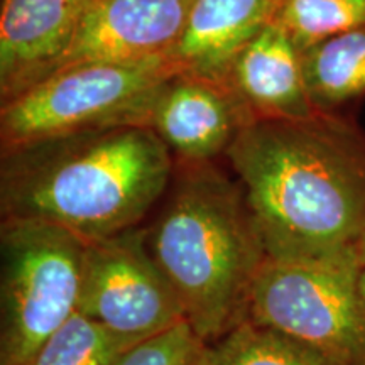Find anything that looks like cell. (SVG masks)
<instances>
[{
	"label": "cell",
	"mask_w": 365,
	"mask_h": 365,
	"mask_svg": "<svg viewBox=\"0 0 365 365\" xmlns=\"http://www.w3.org/2000/svg\"><path fill=\"white\" fill-rule=\"evenodd\" d=\"M225 158L269 259L352 254L365 232V130L341 112L255 118Z\"/></svg>",
	"instance_id": "cell-1"
},
{
	"label": "cell",
	"mask_w": 365,
	"mask_h": 365,
	"mask_svg": "<svg viewBox=\"0 0 365 365\" xmlns=\"http://www.w3.org/2000/svg\"><path fill=\"white\" fill-rule=\"evenodd\" d=\"M176 159L145 125H112L0 153L2 220L53 223L86 242L140 227Z\"/></svg>",
	"instance_id": "cell-2"
},
{
	"label": "cell",
	"mask_w": 365,
	"mask_h": 365,
	"mask_svg": "<svg viewBox=\"0 0 365 365\" xmlns=\"http://www.w3.org/2000/svg\"><path fill=\"white\" fill-rule=\"evenodd\" d=\"M145 244L203 344L247 319L252 286L267 259L237 178L215 163H176Z\"/></svg>",
	"instance_id": "cell-3"
},
{
	"label": "cell",
	"mask_w": 365,
	"mask_h": 365,
	"mask_svg": "<svg viewBox=\"0 0 365 365\" xmlns=\"http://www.w3.org/2000/svg\"><path fill=\"white\" fill-rule=\"evenodd\" d=\"M178 73L168 54L54 73L2 102L0 153L98 127L144 125L159 88Z\"/></svg>",
	"instance_id": "cell-4"
},
{
	"label": "cell",
	"mask_w": 365,
	"mask_h": 365,
	"mask_svg": "<svg viewBox=\"0 0 365 365\" xmlns=\"http://www.w3.org/2000/svg\"><path fill=\"white\" fill-rule=\"evenodd\" d=\"M88 242L53 223L0 225V365H26L78 312Z\"/></svg>",
	"instance_id": "cell-5"
},
{
	"label": "cell",
	"mask_w": 365,
	"mask_h": 365,
	"mask_svg": "<svg viewBox=\"0 0 365 365\" xmlns=\"http://www.w3.org/2000/svg\"><path fill=\"white\" fill-rule=\"evenodd\" d=\"M247 319L313 345L341 365H365V296L359 255L314 262L266 259Z\"/></svg>",
	"instance_id": "cell-6"
},
{
	"label": "cell",
	"mask_w": 365,
	"mask_h": 365,
	"mask_svg": "<svg viewBox=\"0 0 365 365\" xmlns=\"http://www.w3.org/2000/svg\"><path fill=\"white\" fill-rule=\"evenodd\" d=\"M78 312L139 340L186 322L180 298L149 252L143 227L86 244Z\"/></svg>",
	"instance_id": "cell-7"
},
{
	"label": "cell",
	"mask_w": 365,
	"mask_h": 365,
	"mask_svg": "<svg viewBox=\"0 0 365 365\" xmlns=\"http://www.w3.org/2000/svg\"><path fill=\"white\" fill-rule=\"evenodd\" d=\"M191 2L91 0L70 44L41 80L76 66L166 56L180 39Z\"/></svg>",
	"instance_id": "cell-8"
},
{
	"label": "cell",
	"mask_w": 365,
	"mask_h": 365,
	"mask_svg": "<svg viewBox=\"0 0 365 365\" xmlns=\"http://www.w3.org/2000/svg\"><path fill=\"white\" fill-rule=\"evenodd\" d=\"M252 120L228 81L178 73L159 88L144 125L161 137L176 163H212Z\"/></svg>",
	"instance_id": "cell-9"
},
{
	"label": "cell",
	"mask_w": 365,
	"mask_h": 365,
	"mask_svg": "<svg viewBox=\"0 0 365 365\" xmlns=\"http://www.w3.org/2000/svg\"><path fill=\"white\" fill-rule=\"evenodd\" d=\"M91 0H2L0 100L38 83L61 56Z\"/></svg>",
	"instance_id": "cell-10"
},
{
	"label": "cell",
	"mask_w": 365,
	"mask_h": 365,
	"mask_svg": "<svg viewBox=\"0 0 365 365\" xmlns=\"http://www.w3.org/2000/svg\"><path fill=\"white\" fill-rule=\"evenodd\" d=\"M281 0H193L168 56L181 73L228 81L242 49L271 24Z\"/></svg>",
	"instance_id": "cell-11"
},
{
	"label": "cell",
	"mask_w": 365,
	"mask_h": 365,
	"mask_svg": "<svg viewBox=\"0 0 365 365\" xmlns=\"http://www.w3.org/2000/svg\"><path fill=\"white\" fill-rule=\"evenodd\" d=\"M228 83L254 118H307L318 112L304 86L299 49L276 21L242 49Z\"/></svg>",
	"instance_id": "cell-12"
},
{
	"label": "cell",
	"mask_w": 365,
	"mask_h": 365,
	"mask_svg": "<svg viewBox=\"0 0 365 365\" xmlns=\"http://www.w3.org/2000/svg\"><path fill=\"white\" fill-rule=\"evenodd\" d=\"M301 68L313 107L318 112H341L365 97V27L304 49Z\"/></svg>",
	"instance_id": "cell-13"
},
{
	"label": "cell",
	"mask_w": 365,
	"mask_h": 365,
	"mask_svg": "<svg viewBox=\"0 0 365 365\" xmlns=\"http://www.w3.org/2000/svg\"><path fill=\"white\" fill-rule=\"evenodd\" d=\"M202 359L205 365H341L313 345L252 319L205 344Z\"/></svg>",
	"instance_id": "cell-14"
},
{
	"label": "cell",
	"mask_w": 365,
	"mask_h": 365,
	"mask_svg": "<svg viewBox=\"0 0 365 365\" xmlns=\"http://www.w3.org/2000/svg\"><path fill=\"white\" fill-rule=\"evenodd\" d=\"M145 340L120 335L80 312L66 319L26 365H113Z\"/></svg>",
	"instance_id": "cell-15"
},
{
	"label": "cell",
	"mask_w": 365,
	"mask_h": 365,
	"mask_svg": "<svg viewBox=\"0 0 365 365\" xmlns=\"http://www.w3.org/2000/svg\"><path fill=\"white\" fill-rule=\"evenodd\" d=\"M274 21L303 53L333 36L365 27V0H281Z\"/></svg>",
	"instance_id": "cell-16"
},
{
	"label": "cell",
	"mask_w": 365,
	"mask_h": 365,
	"mask_svg": "<svg viewBox=\"0 0 365 365\" xmlns=\"http://www.w3.org/2000/svg\"><path fill=\"white\" fill-rule=\"evenodd\" d=\"M202 346L203 341L185 322L134 346L113 365H186Z\"/></svg>",
	"instance_id": "cell-17"
},
{
	"label": "cell",
	"mask_w": 365,
	"mask_h": 365,
	"mask_svg": "<svg viewBox=\"0 0 365 365\" xmlns=\"http://www.w3.org/2000/svg\"><path fill=\"white\" fill-rule=\"evenodd\" d=\"M357 255H359V277H360V287L365 296V232L357 245Z\"/></svg>",
	"instance_id": "cell-18"
},
{
	"label": "cell",
	"mask_w": 365,
	"mask_h": 365,
	"mask_svg": "<svg viewBox=\"0 0 365 365\" xmlns=\"http://www.w3.org/2000/svg\"><path fill=\"white\" fill-rule=\"evenodd\" d=\"M205 345V344H203ZM202 350H203V346H202ZM202 350H200V352L198 354H196L195 355V357L193 359H191L190 360V362L188 364H186V365H205L203 364V359H202Z\"/></svg>",
	"instance_id": "cell-19"
}]
</instances>
